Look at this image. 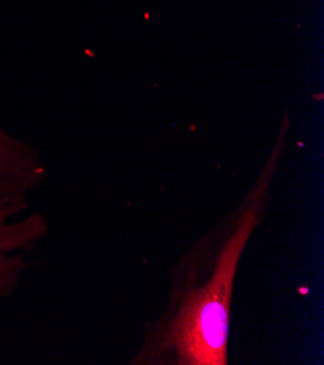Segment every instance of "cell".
<instances>
[{
  "mask_svg": "<svg viewBox=\"0 0 324 365\" xmlns=\"http://www.w3.org/2000/svg\"><path fill=\"white\" fill-rule=\"evenodd\" d=\"M282 148L283 131L243 200L172 268L167 306L146 326L131 365L229 364L236 278L243 253L269 208Z\"/></svg>",
  "mask_w": 324,
  "mask_h": 365,
  "instance_id": "1",
  "label": "cell"
},
{
  "mask_svg": "<svg viewBox=\"0 0 324 365\" xmlns=\"http://www.w3.org/2000/svg\"><path fill=\"white\" fill-rule=\"evenodd\" d=\"M46 178L37 150L0 128V204L29 202Z\"/></svg>",
  "mask_w": 324,
  "mask_h": 365,
  "instance_id": "3",
  "label": "cell"
},
{
  "mask_svg": "<svg viewBox=\"0 0 324 365\" xmlns=\"http://www.w3.org/2000/svg\"><path fill=\"white\" fill-rule=\"evenodd\" d=\"M48 227L29 202L0 204V299L14 294Z\"/></svg>",
  "mask_w": 324,
  "mask_h": 365,
  "instance_id": "2",
  "label": "cell"
}]
</instances>
